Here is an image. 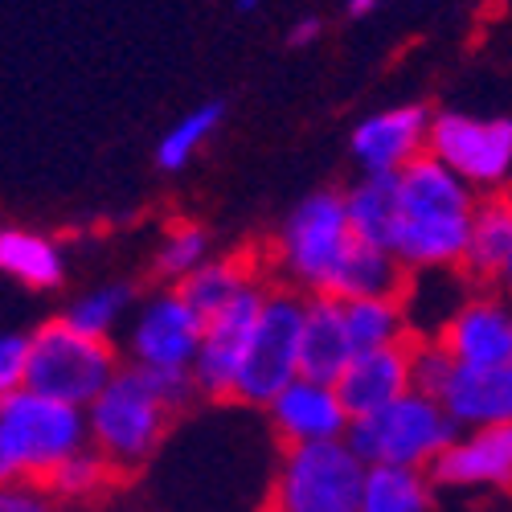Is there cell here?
<instances>
[{
    "mask_svg": "<svg viewBox=\"0 0 512 512\" xmlns=\"http://www.w3.org/2000/svg\"><path fill=\"white\" fill-rule=\"evenodd\" d=\"M259 283H267V275L254 267L250 259H238V254H230V259H205L189 279L177 283V291L185 295V304L205 320V316H213L218 308L234 304L242 291L259 287Z\"/></svg>",
    "mask_w": 512,
    "mask_h": 512,
    "instance_id": "obj_22",
    "label": "cell"
},
{
    "mask_svg": "<svg viewBox=\"0 0 512 512\" xmlns=\"http://www.w3.org/2000/svg\"><path fill=\"white\" fill-rule=\"evenodd\" d=\"M508 226H512V193L480 197L472 226H467L459 275L472 287H500L504 254H508Z\"/></svg>",
    "mask_w": 512,
    "mask_h": 512,
    "instance_id": "obj_19",
    "label": "cell"
},
{
    "mask_svg": "<svg viewBox=\"0 0 512 512\" xmlns=\"http://www.w3.org/2000/svg\"><path fill=\"white\" fill-rule=\"evenodd\" d=\"M426 156L439 160L476 197L512 189V119L472 111H431Z\"/></svg>",
    "mask_w": 512,
    "mask_h": 512,
    "instance_id": "obj_6",
    "label": "cell"
},
{
    "mask_svg": "<svg viewBox=\"0 0 512 512\" xmlns=\"http://www.w3.org/2000/svg\"><path fill=\"white\" fill-rule=\"evenodd\" d=\"M402 287H406V267L394 254L353 238L328 295L332 300H369V295H402Z\"/></svg>",
    "mask_w": 512,
    "mask_h": 512,
    "instance_id": "obj_21",
    "label": "cell"
},
{
    "mask_svg": "<svg viewBox=\"0 0 512 512\" xmlns=\"http://www.w3.org/2000/svg\"><path fill=\"white\" fill-rule=\"evenodd\" d=\"M0 512H58L41 484H0Z\"/></svg>",
    "mask_w": 512,
    "mask_h": 512,
    "instance_id": "obj_32",
    "label": "cell"
},
{
    "mask_svg": "<svg viewBox=\"0 0 512 512\" xmlns=\"http://www.w3.org/2000/svg\"><path fill=\"white\" fill-rule=\"evenodd\" d=\"M340 316H345L353 353L369 349H390V345H410V324L398 295H369V300H340Z\"/></svg>",
    "mask_w": 512,
    "mask_h": 512,
    "instance_id": "obj_23",
    "label": "cell"
},
{
    "mask_svg": "<svg viewBox=\"0 0 512 512\" xmlns=\"http://www.w3.org/2000/svg\"><path fill=\"white\" fill-rule=\"evenodd\" d=\"M353 361V340L340 316V300L332 295H308L300 324V377L336 381Z\"/></svg>",
    "mask_w": 512,
    "mask_h": 512,
    "instance_id": "obj_18",
    "label": "cell"
},
{
    "mask_svg": "<svg viewBox=\"0 0 512 512\" xmlns=\"http://www.w3.org/2000/svg\"><path fill=\"white\" fill-rule=\"evenodd\" d=\"M332 386L340 394V406L349 410V422L390 406L394 398L410 394V345L353 353V361Z\"/></svg>",
    "mask_w": 512,
    "mask_h": 512,
    "instance_id": "obj_17",
    "label": "cell"
},
{
    "mask_svg": "<svg viewBox=\"0 0 512 512\" xmlns=\"http://www.w3.org/2000/svg\"><path fill=\"white\" fill-rule=\"evenodd\" d=\"M205 259H213L209 254V234L197 226V222H173L164 230L160 246H156V275L177 287L181 279H189Z\"/></svg>",
    "mask_w": 512,
    "mask_h": 512,
    "instance_id": "obj_29",
    "label": "cell"
},
{
    "mask_svg": "<svg viewBox=\"0 0 512 512\" xmlns=\"http://www.w3.org/2000/svg\"><path fill=\"white\" fill-rule=\"evenodd\" d=\"M435 484L414 467H365L357 512H431Z\"/></svg>",
    "mask_w": 512,
    "mask_h": 512,
    "instance_id": "obj_24",
    "label": "cell"
},
{
    "mask_svg": "<svg viewBox=\"0 0 512 512\" xmlns=\"http://www.w3.org/2000/svg\"><path fill=\"white\" fill-rule=\"evenodd\" d=\"M451 439L455 426L443 414L439 398H426L418 390L365 418H353L345 431V443L365 467H414V472H426Z\"/></svg>",
    "mask_w": 512,
    "mask_h": 512,
    "instance_id": "obj_5",
    "label": "cell"
},
{
    "mask_svg": "<svg viewBox=\"0 0 512 512\" xmlns=\"http://www.w3.org/2000/svg\"><path fill=\"white\" fill-rule=\"evenodd\" d=\"M132 308H136V291L132 287L127 283H103V287L82 291L58 320L70 324L82 336H91V340H111L115 328L132 316Z\"/></svg>",
    "mask_w": 512,
    "mask_h": 512,
    "instance_id": "obj_27",
    "label": "cell"
},
{
    "mask_svg": "<svg viewBox=\"0 0 512 512\" xmlns=\"http://www.w3.org/2000/svg\"><path fill=\"white\" fill-rule=\"evenodd\" d=\"M426 127H431V107L422 103L373 111L353 127L349 152L365 177H398L406 164L426 156Z\"/></svg>",
    "mask_w": 512,
    "mask_h": 512,
    "instance_id": "obj_13",
    "label": "cell"
},
{
    "mask_svg": "<svg viewBox=\"0 0 512 512\" xmlns=\"http://www.w3.org/2000/svg\"><path fill=\"white\" fill-rule=\"evenodd\" d=\"M353 246V230L345 218V193H308L287 213L279 238L271 246V275L279 287L295 295H328L340 263Z\"/></svg>",
    "mask_w": 512,
    "mask_h": 512,
    "instance_id": "obj_4",
    "label": "cell"
},
{
    "mask_svg": "<svg viewBox=\"0 0 512 512\" xmlns=\"http://www.w3.org/2000/svg\"><path fill=\"white\" fill-rule=\"evenodd\" d=\"M345 5H349V13H357V17H361V13H373V9L381 5V0H345Z\"/></svg>",
    "mask_w": 512,
    "mask_h": 512,
    "instance_id": "obj_35",
    "label": "cell"
},
{
    "mask_svg": "<svg viewBox=\"0 0 512 512\" xmlns=\"http://www.w3.org/2000/svg\"><path fill=\"white\" fill-rule=\"evenodd\" d=\"M435 340L455 365L467 369L512 365V291L472 287Z\"/></svg>",
    "mask_w": 512,
    "mask_h": 512,
    "instance_id": "obj_12",
    "label": "cell"
},
{
    "mask_svg": "<svg viewBox=\"0 0 512 512\" xmlns=\"http://www.w3.org/2000/svg\"><path fill=\"white\" fill-rule=\"evenodd\" d=\"M263 410L271 414V426L283 439V447L332 443V439H345L349 431V410L340 406V394L332 381L291 377Z\"/></svg>",
    "mask_w": 512,
    "mask_h": 512,
    "instance_id": "obj_15",
    "label": "cell"
},
{
    "mask_svg": "<svg viewBox=\"0 0 512 512\" xmlns=\"http://www.w3.org/2000/svg\"><path fill=\"white\" fill-rule=\"evenodd\" d=\"M173 414L177 410L160 398L144 369L119 365L107 386L82 410V418H87V447L107 467H115L119 476L136 472L160 451Z\"/></svg>",
    "mask_w": 512,
    "mask_h": 512,
    "instance_id": "obj_2",
    "label": "cell"
},
{
    "mask_svg": "<svg viewBox=\"0 0 512 512\" xmlns=\"http://www.w3.org/2000/svg\"><path fill=\"white\" fill-rule=\"evenodd\" d=\"M115 369L119 357L111 340H91L62 320H46L37 332H29L25 390L41 398L87 410V402L107 386Z\"/></svg>",
    "mask_w": 512,
    "mask_h": 512,
    "instance_id": "obj_7",
    "label": "cell"
},
{
    "mask_svg": "<svg viewBox=\"0 0 512 512\" xmlns=\"http://www.w3.org/2000/svg\"><path fill=\"white\" fill-rule=\"evenodd\" d=\"M115 480H119L115 467H107L91 447H82L70 459H62L41 488H46L54 504H95L115 488Z\"/></svg>",
    "mask_w": 512,
    "mask_h": 512,
    "instance_id": "obj_28",
    "label": "cell"
},
{
    "mask_svg": "<svg viewBox=\"0 0 512 512\" xmlns=\"http://www.w3.org/2000/svg\"><path fill=\"white\" fill-rule=\"evenodd\" d=\"M500 291H512V226H508V254H504V271H500Z\"/></svg>",
    "mask_w": 512,
    "mask_h": 512,
    "instance_id": "obj_34",
    "label": "cell"
},
{
    "mask_svg": "<svg viewBox=\"0 0 512 512\" xmlns=\"http://www.w3.org/2000/svg\"><path fill=\"white\" fill-rule=\"evenodd\" d=\"M365 463L345 439L283 447L267 512H357Z\"/></svg>",
    "mask_w": 512,
    "mask_h": 512,
    "instance_id": "obj_8",
    "label": "cell"
},
{
    "mask_svg": "<svg viewBox=\"0 0 512 512\" xmlns=\"http://www.w3.org/2000/svg\"><path fill=\"white\" fill-rule=\"evenodd\" d=\"M222 119H226V103L222 99H209V103H197L193 111H185L156 144V168L160 173H181V168L213 140V132L222 127Z\"/></svg>",
    "mask_w": 512,
    "mask_h": 512,
    "instance_id": "obj_26",
    "label": "cell"
},
{
    "mask_svg": "<svg viewBox=\"0 0 512 512\" xmlns=\"http://www.w3.org/2000/svg\"><path fill=\"white\" fill-rule=\"evenodd\" d=\"M29 332H0V398L25 390Z\"/></svg>",
    "mask_w": 512,
    "mask_h": 512,
    "instance_id": "obj_31",
    "label": "cell"
},
{
    "mask_svg": "<svg viewBox=\"0 0 512 512\" xmlns=\"http://www.w3.org/2000/svg\"><path fill=\"white\" fill-rule=\"evenodd\" d=\"M259 5H263V0H238V9H242V13H250V9H259Z\"/></svg>",
    "mask_w": 512,
    "mask_h": 512,
    "instance_id": "obj_36",
    "label": "cell"
},
{
    "mask_svg": "<svg viewBox=\"0 0 512 512\" xmlns=\"http://www.w3.org/2000/svg\"><path fill=\"white\" fill-rule=\"evenodd\" d=\"M267 287L271 283L250 287L234 304H226L201 320V340H197V353L189 365L197 394H205V398H230L234 394V377L242 369V357H246V345H250V332H254V320H259Z\"/></svg>",
    "mask_w": 512,
    "mask_h": 512,
    "instance_id": "obj_11",
    "label": "cell"
},
{
    "mask_svg": "<svg viewBox=\"0 0 512 512\" xmlns=\"http://www.w3.org/2000/svg\"><path fill=\"white\" fill-rule=\"evenodd\" d=\"M439 406L455 431H500V426H512V365L500 369L455 365L439 394Z\"/></svg>",
    "mask_w": 512,
    "mask_h": 512,
    "instance_id": "obj_16",
    "label": "cell"
},
{
    "mask_svg": "<svg viewBox=\"0 0 512 512\" xmlns=\"http://www.w3.org/2000/svg\"><path fill=\"white\" fill-rule=\"evenodd\" d=\"M435 488L508 492L512 488V426L500 431H455V439L426 467Z\"/></svg>",
    "mask_w": 512,
    "mask_h": 512,
    "instance_id": "obj_14",
    "label": "cell"
},
{
    "mask_svg": "<svg viewBox=\"0 0 512 512\" xmlns=\"http://www.w3.org/2000/svg\"><path fill=\"white\" fill-rule=\"evenodd\" d=\"M345 218L357 242L390 250L394 234V177H361L345 193Z\"/></svg>",
    "mask_w": 512,
    "mask_h": 512,
    "instance_id": "obj_25",
    "label": "cell"
},
{
    "mask_svg": "<svg viewBox=\"0 0 512 512\" xmlns=\"http://www.w3.org/2000/svg\"><path fill=\"white\" fill-rule=\"evenodd\" d=\"M0 275L29 291H54L66 283V250L41 230L0 226Z\"/></svg>",
    "mask_w": 512,
    "mask_h": 512,
    "instance_id": "obj_20",
    "label": "cell"
},
{
    "mask_svg": "<svg viewBox=\"0 0 512 512\" xmlns=\"http://www.w3.org/2000/svg\"><path fill=\"white\" fill-rule=\"evenodd\" d=\"M508 193H512V189H508Z\"/></svg>",
    "mask_w": 512,
    "mask_h": 512,
    "instance_id": "obj_37",
    "label": "cell"
},
{
    "mask_svg": "<svg viewBox=\"0 0 512 512\" xmlns=\"http://www.w3.org/2000/svg\"><path fill=\"white\" fill-rule=\"evenodd\" d=\"M320 33H324V21H320V17H300V21L287 29V41H291L295 50H304V46H316Z\"/></svg>",
    "mask_w": 512,
    "mask_h": 512,
    "instance_id": "obj_33",
    "label": "cell"
},
{
    "mask_svg": "<svg viewBox=\"0 0 512 512\" xmlns=\"http://www.w3.org/2000/svg\"><path fill=\"white\" fill-rule=\"evenodd\" d=\"M476 193L431 156H418L394 177V234L390 254L418 271H459L467 226L476 213Z\"/></svg>",
    "mask_w": 512,
    "mask_h": 512,
    "instance_id": "obj_1",
    "label": "cell"
},
{
    "mask_svg": "<svg viewBox=\"0 0 512 512\" xmlns=\"http://www.w3.org/2000/svg\"><path fill=\"white\" fill-rule=\"evenodd\" d=\"M300 324H304V295L271 283L230 398L246 406H267L291 377H300Z\"/></svg>",
    "mask_w": 512,
    "mask_h": 512,
    "instance_id": "obj_9",
    "label": "cell"
},
{
    "mask_svg": "<svg viewBox=\"0 0 512 512\" xmlns=\"http://www.w3.org/2000/svg\"><path fill=\"white\" fill-rule=\"evenodd\" d=\"M201 340V316L185 304L177 287L152 291L127 316V365L144 373L181 369L189 373Z\"/></svg>",
    "mask_w": 512,
    "mask_h": 512,
    "instance_id": "obj_10",
    "label": "cell"
},
{
    "mask_svg": "<svg viewBox=\"0 0 512 512\" xmlns=\"http://www.w3.org/2000/svg\"><path fill=\"white\" fill-rule=\"evenodd\" d=\"M87 447L78 406L17 390L0 398V484H46L62 459Z\"/></svg>",
    "mask_w": 512,
    "mask_h": 512,
    "instance_id": "obj_3",
    "label": "cell"
},
{
    "mask_svg": "<svg viewBox=\"0 0 512 512\" xmlns=\"http://www.w3.org/2000/svg\"><path fill=\"white\" fill-rule=\"evenodd\" d=\"M451 369H455V361L447 357V349L439 340H410V390H418L426 398H439Z\"/></svg>",
    "mask_w": 512,
    "mask_h": 512,
    "instance_id": "obj_30",
    "label": "cell"
}]
</instances>
